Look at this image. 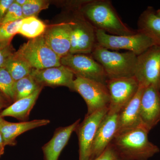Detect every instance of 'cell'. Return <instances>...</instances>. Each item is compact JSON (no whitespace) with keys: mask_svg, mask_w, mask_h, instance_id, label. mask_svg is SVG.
Returning a JSON list of instances; mask_svg holds the SVG:
<instances>
[{"mask_svg":"<svg viewBox=\"0 0 160 160\" xmlns=\"http://www.w3.org/2000/svg\"><path fill=\"white\" fill-rule=\"evenodd\" d=\"M17 54L26 60L33 69L61 66V58L47 45L43 34L23 44Z\"/></svg>","mask_w":160,"mask_h":160,"instance_id":"277c9868","label":"cell"},{"mask_svg":"<svg viewBox=\"0 0 160 160\" xmlns=\"http://www.w3.org/2000/svg\"><path fill=\"white\" fill-rule=\"evenodd\" d=\"M5 145L4 144V140H3L2 136L0 132V158L4 153L5 151Z\"/></svg>","mask_w":160,"mask_h":160,"instance_id":"1f68e13d","label":"cell"},{"mask_svg":"<svg viewBox=\"0 0 160 160\" xmlns=\"http://www.w3.org/2000/svg\"><path fill=\"white\" fill-rule=\"evenodd\" d=\"M43 35L47 45L61 58L69 54L71 29L69 22L52 26L46 30Z\"/></svg>","mask_w":160,"mask_h":160,"instance_id":"9a60e30c","label":"cell"},{"mask_svg":"<svg viewBox=\"0 0 160 160\" xmlns=\"http://www.w3.org/2000/svg\"><path fill=\"white\" fill-rule=\"evenodd\" d=\"M145 88L139 86L137 93L127 105L118 113V127L116 134L144 126L140 115V106L141 98Z\"/></svg>","mask_w":160,"mask_h":160,"instance_id":"ac0fdd59","label":"cell"},{"mask_svg":"<svg viewBox=\"0 0 160 160\" xmlns=\"http://www.w3.org/2000/svg\"><path fill=\"white\" fill-rule=\"evenodd\" d=\"M10 105L11 104L8 102L7 99L0 92V109L2 110L4 108L5 109Z\"/></svg>","mask_w":160,"mask_h":160,"instance_id":"4dcf8cb0","label":"cell"},{"mask_svg":"<svg viewBox=\"0 0 160 160\" xmlns=\"http://www.w3.org/2000/svg\"><path fill=\"white\" fill-rule=\"evenodd\" d=\"M39 86L30 75L22 78L15 83L14 102L32 94L39 88Z\"/></svg>","mask_w":160,"mask_h":160,"instance_id":"603a6c76","label":"cell"},{"mask_svg":"<svg viewBox=\"0 0 160 160\" xmlns=\"http://www.w3.org/2000/svg\"><path fill=\"white\" fill-rule=\"evenodd\" d=\"M138 32L149 36L160 45V17L152 7H148L139 18Z\"/></svg>","mask_w":160,"mask_h":160,"instance_id":"ffe728a7","label":"cell"},{"mask_svg":"<svg viewBox=\"0 0 160 160\" xmlns=\"http://www.w3.org/2000/svg\"><path fill=\"white\" fill-rule=\"evenodd\" d=\"M11 40L0 42V68H5L15 52L11 44Z\"/></svg>","mask_w":160,"mask_h":160,"instance_id":"4316f807","label":"cell"},{"mask_svg":"<svg viewBox=\"0 0 160 160\" xmlns=\"http://www.w3.org/2000/svg\"><path fill=\"white\" fill-rule=\"evenodd\" d=\"M30 75L42 87L66 86L73 91L74 74L62 65L42 69H32Z\"/></svg>","mask_w":160,"mask_h":160,"instance_id":"4fadbf2b","label":"cell"},{"mask_svg":"<svg viewBox=\"0 0 160 160\" xmlns=\"http://www.w3.org/2000/svg\"><path fill=\"white\" fill-rule=\"evenodd\" d=\"M21 23L22 20L0 24V42L12 40L15 35L18 34Z\"/></svg>","mask_w":160,"mask_h":160,"instance_id":"484cf974","label":"cell"},{"mask_svg":"<svg viewBox=\"0 0 160 160\" xmlns=\"http://www.w3.org/2000/svg\"><path fill=\"white\" fill-rule=\"evenodd\" d=\"M49 2L44 0H28L26 4L22 7L23 17H37L39 12L49 7Z\"/></svg>","mask_w":160,"mask_h":160,"instance_id":"d4e9b609","label":"cell"},{"mask_svg":"<svg viewBox=\"0 0 160 160\" xmlns=\"http://www.w3.org/2000/svg\"><path fill=\"white\" fill-rule=\"evenodd\" d=\"M118 114L106 115L100 123L92 146L89 160L99 156L110 145L117 132Z\"/></svg>","mask_w":160,"mask_h":160,"instance_id":"5bb4252c","label":"cell"},{"mask_svg":"<svg viewBox=\"0 0 160 160\" xmlns=\"http://www.w3.org/2000/svg\"><path fill=\"white\" fill-rule=\"evenodd\" d=\"M15 82L31 74L32 69L30 65L15 52L5 67Z\"/></svg>","mask_w":160,"mask_h":160,"instance_id":"44dd1931","label":"cell"},{"mask_svg":"<svg viewBox=\"0 0 160 160\" xmlns=\"http://www.w3.org/2000/svg\"><path fill=\"white\" fill-rule=\"evenodd\" d=\"M118 158L113 147L109 145L99 156L91 160H114Z\"/></svg>","mask_w":160,"mask_h":160,"instance_id":"f1b7e54d","label":"cell"},{"mask_svg":"<svg viewBox=\"0 0 160 160\" xmlns=\"http://www.w3.org/2000/svg\"><path fill=\"white\" fill-rule=\"evenodd\" d=\"M80 122V119L77 120L69 126L59 127L55 130L51 140L42 147L45 160H58L72 134L77 129Z\"/></svg>","mask_w":160,"mask_h":160,"instance_id":"2e32d148","label":"cell"},{"mask_svg":"<svg viewBox=\"0 0 160 160\" xmlns=\"http://www.w3.org/2000/svg\"><path fill=\"white\" fill-rule=\"evenodd\" d=\"M114 160H120L119 159L116 158V159H115Z\"/></svg>","mask_w":160,"mask_h":160,"instance_id":"d590c367","label":"cell"},{"mask_svg":"<svg viewBox=\"0 0 160 160\" xmlns=\"http://www.w3.org/2000/svg\"><path fill=\"white\" fill-rule=\"evenodd\" d=\"M22 9V6L14 2L9 7L5 17L0 24L12 22L23 19Z\"/></svg>","mask_w":160,"mask_h":160,"instance_id":"83f0119b","label":"cell"},{"mask_svg":"<svg viewBox=\"0 0 160 160\" xmlns=\"http://www.w3.org/2000/svg\"><path fill=\"white\" fill-rule=\"evenodd\" d=\"M60 62L61 65L70 69L76 76L106 85L108 78L105 70L91 56L83 54H69L61 58Z\"/></svg>","mask_w":160,"mask_h":160,"instance_id":"9c48e42d","label":"cell"},{"mask_svg":"<svg viewBox=\"0 0 160 160\" xmlns=\"http://www.w3.org/2000/svg\"><path fill=\"white\" fill-rule=\"evenodd\" d=\"M91 54L102 66L108 79L134 76L138 55L133 52L112 51L97 44Z\"/></svg>","mask_w":160,"mask_h":160,"instance_id":"3957f363","label":"cell"},{"mask_svg":"<svg viewBox=\"0 0 160 160\" xmlns=\"http://www.w3.org/2000/svg\"><path fill=\"white\" fill-rule=\"evenodd\" d=\"M86 20L95 29L113 35H130L136 33L120 19L111 2L107 0L89 1L81 8Z\"/></svg>","mask_w":160,"mask_h":160,"instance_id":"7a4b0ae2","label":"cell"},{"mask_svg":"<svg viewBox=\"0 0 160 160\" xmlns=\"http://www.w3.org/2000/svg\"><path fill=\"white\" fill-rule=\"evenodd\" d=\"M14 0H0V24Z\"/></svg>","mask_w":160,"mask_h":160,"instance_id":"f546056e","label":"cell"},{"mask_svg":"<svg viewBox=\"0 0 160 160\" xmlns=\"http://www.w3.org/2000/svg\"><path fill=\"white\" fill-rule=\"evenodd\" d=\"M106 108L87 115L76 130L79 143V160H89L92 146L100 123L108 114Z\"/></svg>","mask_w":160,"mask_h":160,"instance_id":"8fae6325","label":"cell"},{"mask_svg":"<svg viewBox=\"0 0 160 160\" xmlns=\"http://www.w3.org/2000/svg\"><path fill=\"white\" fill-rule=\"evenodd\" d=\"M15 82L5 68H0V92L10 104L14 102Z\"/></svg>","mask_w":160,"mask_h":160,"instance_id":"cb8c5ba5","label":"cell"},{"mask_svg":"<svg viewBox=\"0 0 160 160\" xmlns=\"http://www.w3.org/2000/svg\"><path fill=\"white\" fill-rule=\"evenodd\" d=\"M149 131L144 126L115 136L110 145L120 160H148L160 152L148 139Z\"/></svg>","mask_w":160,"mask_h":160,"instance_id":"6da1fadb","label":"cell"},{"mask_svg":"<svg viewBox=\"0 0 160 160\" xmlns=\"http://www.w3.org/2000/svg\"><path fill=\"white\" fill-rule=\"evenodd\" d=\"M73 91L79 93L85 100L88 109L87 115L104 108H109L110 97L106 84L76 76Z\"/></svg>","mask_w":160,"mask_h":160,"instance_id":"52a82bcc","label":"cell"},{"mask_svg":"<svg viewBox=\"0 0 160 160\" xmlns=\"http://www.w3.org/2000/svg\"><path fill=\"white\" fill-rule=\"evenodd\" d=\"M157 14L158 16L160 17V9H159L157 11H156Z\"/></svg>","mask_w":160,"mask_h":160,"instance_id":"e575fe53","label":"cell"},{"mask_svg":"<svg viewBox=\"0 0 160 160\" xmlns=\"http://www.w3.org/2000/svg\"><path fill=\"white\" fill-rule=\"evenodd\" d=\"M50 122L48 119L33 120L18 123L10 122L3 119L0 122V132L5 146H14L17 144V138L20 135L35 128L46 126Z\"/></svg>","mask_w":160,"mask_h":160,"instance_id":"e0dca14e","label":"cell"},{"mask_svg":"<svg viewBox=\"0 0 160 160\" xmlns=\"http://www.w3.org/2000/svg\"><path fill=\"white\" fill-rule=\"evenodd\" d=\"M42 88H39L29 96L16 101L3 109L1 112L2 117H11L22 122L27 121Z\"/></svg>","mask_w":160,"mask_h":160,"instance_id":"d6986e66","label":"cell"},{"mask_svg":"<svg viewBox=\"0 0 160 160\" xmlns=\"http://www.w3.org/2000/svg\"><path fill=\"white\" fill-rule=\"evenodd\" d=\"M46 29V25L42 21L37 17H32L22 20L18 33L31 39L44 34Z\"/></svg>","mask_w":160,"mask_h":160,"instance_id":"7402d4cb","label":"cell"},{"mask_svg":"<svg viewBox=\"0 0 160 160\" xmlns=\"http://www.w3.org/2000/svg\"><path fill=\"white\" fill-rule=\"evenodd\" d=\"M97 42L108 49H125L137 55L142 54L151 46L156 45L151 38L138 32L130 35H113L103 30H96Z\"/></svg>","mask_w":160,"mask_h":160,"instance_id":"5b68a950","label":"cell"},{"mask_svg":"<svg viewBox=\"0 0 160 160\" xmlns=\"http://www.w3.org/2000/svg\"><path fill=\"white\" fill-rule=\"evenodd\" d=\"M106 86L110 97L109 114L119 113L133 98L139 88L134 76L108 79Z\"/></svg>","mask_w":160,"mask_h":160,"instance_id":"ba28073f","label":"cell"},{"mask_svg":"<svg viewBox=\"0 0 160 160\" xmlns=\"http://www.w3.org/2000/svg\"><path fill=\"white\" fill-rule=\"evenodd\" d=\"M143 126L150 131L160 122V90L152 86L143 90L140 106Z\"/></svg>","mask_w":160,"mask_h":160,"instance_id":"7c38bea8","label":"cell"},{"mask_svg":"<svg viewBox=\"0 0 160 160\" xmlns=\"http://www.w3.org/2000/svg\"><path fill=\"white\" fill-rule=\"evenodd\" d=\"M134 77L141 87L152 86L160 90V45L138 56Z\"/></svg>","mask_w":160,"mask_h":160,"instance_id":"8992f818","label":"cell"},{"mask_svg":"<svg viewBox=\"0 0 160 160\" xmlns=\"http://www.w3.org/2000/svg\"><path fill=\"white\" fill-rule=\"evenodd\" d=\"M1 109H0V122L4 119L2 117V116H1V112L2 111H1Z\"/></svg>","mask_w":160,"mask_h":160,"instance_id":"836d02e7","label":"cell"},{"mask_svg":"<svg viewBox=\"0 0 160 160\" xmlns=\"http://www.w3.org/2000/svg\"><path fill=\"white\" fill-rule=\"evenodd\" d=\"M15 2L17 3L18 5L22 7L28 2V0H14Z\"/></svg>","mask_w":160,"mask_h":160,"instance_id":"d6a6232c","label":"cell"},{"mask_svg":"<svg viewBox=\"0 0 160 160\" xmlns=\"http://www.w3.org/2000/svg\"><path fill=\"white\" fill-rule=\"evenodd\" d=\"M71 29L69 54L91 53L97 44L96 29L86 18H76L69 22Z\"/></svg>","mask_w":160,"mask_h":160,"instance_id":"30bf717a","label":"cell"}]
</instances>
